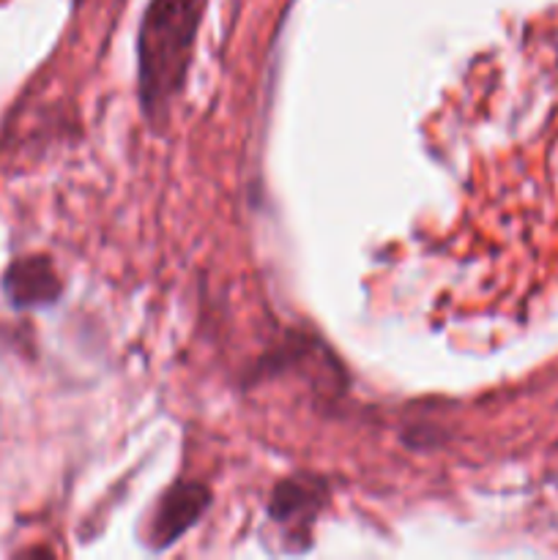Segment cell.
<instances>
[{
  "instance_id": "4",
  "label": "cell",
  "mask_w": 558,
  "mask_h": 560,
  "mask_svg": "<svg viewBox=\"0 0 558 560\" xmlns=\"http://www.w3.org/2000/svg\"><path fill=\"white\" fill-rule=\"evenodd\" d=\"M321 485H310L306 479H290L279 485L277 495L271 501V520L279 525L312 523V517L321 509Z\"/></svg>"
},
{
  "instance_id": "3",
  "label": "cell",
  "mask_w": 558,
  "mask_h": 560,
  "mask_svg": "<svg viewBox=\"0 0 558 560\" xmlns=\"http://www.w3.org/2000/svg\"><path fill=\"white\" fill-rule=\"evenodd\" d=\"M3 290L14 306H38L55 301L60 282L47 257H22L5 271Z\"/></svg>"
},
{
  "instance_id": "1",
  "label": "cell",
  "mask_w": 558,
  "mask_h": 560,
  "mask_svg": "<svg viewBox=\"0 0 558 560\" xmlns=\"http://www.w3.org/2000/svg\"><path fill=\"white\" fill-rule=\"evenodd\" d=\"M206 0H151L137 38L140 102L153 124H162L189 74L191 49Z\"/></svg>"
},
{
  "instance_id": "2",
  "label": "cell",
  "mask_w": 558,
  "mask_h": 560,
  "mask_svg": "<svg viewBox=\"0 0 558 560\" xmlns=\"http://www.w3.org/2000/svg\"><path fill=\"white\" fill-rule=\"evenodd\" d=\"M211 503V495L202 485H191V481H181L173 490L164 492V498L159 501L156 512L151 520V545L156 550L173 545L184 530H189L197 523L202 512Z\"/></svg>"
}]
</instances>
